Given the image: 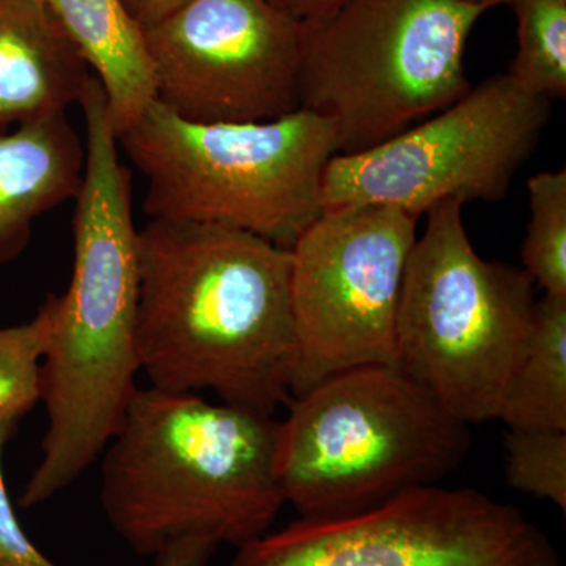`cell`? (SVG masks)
I'll return each instance as SVG.
<instances>
[{
    "label": "cell",
    "instance_id": "13",
    "mask_svg": "<svg viewBox=\"0 0 566 566\" xmlns=\"http://www.w3.org/2000/svg\"><path fill=\"white\" fill-rule=\"evenodd\" d=\"M84 170L85 145L66 114L0 134V266L25 251L36 219L76 199Z\"/></svg>",
    "mask_w": 566,
    "mask_h": 566
},
{
    "label": "cell",
    "instance_id": "18",
    "mask_svg": "<svg viewBox=\"0 0 566 566\" xmlns=\"http://www.w3.org/2000/svg\"><path fill=\"white\" fill-rule=\"evenodd\" d=\"M57 294H50L31 322L0 326V427L14 423L39 403L41 364L54 326Z\"/></svg>",
    "mask_w": 566,
    "mask_h": 566
},
{
    "label": "cell",
    "instance_id": "19",
    "mask_svg": "<svg viewBox=\"0 0 566 566\" xmlns=\"http://www.w3.org/2000/svg\"><path fill=\"white\" fill-rule=\"evenodd\" d=\"M506 482L566 512V431L509 430Z\"/></svg>",
    "mask_w": 566,
    "mask_h": 566
},
{
    "label": "cell",
    "instance_id": "21",
    "mask_svg": "<svg viewBox=\"0 0 566 566\" xmlns=\"http://www.w3.org/2000/svg\"><path fill=\"white\" fill-rule=\"evenodd\" d=\"M219 545L207 536H186L156 556L158 566H208Z\"/></svg>",
    "mask_w": 566,
    "mask_h": 566
},
{
    "label": "cell",
    "instance_id": "24",
    "mask_svg": "<svg viewBox=\"0 0 566 566\" xmlns=\"http://www.w3.org/2000/svg\"><path fill=\"white\" fill-rule=\"evenodd\" d=\"M469 2L485 3V6H491L494 9V7L502 6V3H506L509 0H469Z\"/></svg>",
    "mask_w": 566,
    "mask_h": 566
},
{
    "label": "cell",
    "instance_id": "20",
    "mask_svg": "<svg viewBox=\"0 0 566 566\" xmlns=\"http://www.w3.org/2000/svg\"><path fill=\"white\" fill-rule=\"evenodd\" d=\"M14 427V423L0 427V566H57L25 535L7 491L2 457Z\"/></svg>",
    "mask_w": 566,
    "mask_h": 566
},
{
    "label": "cell",
    "instance_id": "9",
    "mask_svg": "<svg viewBox=\"0 0 566 566\" xmlns=\"http://www.w3.org/2000/svg\"><path fill=\"white\" fill-rule=\"evenodd\" d=\"M229 566H564L524 513L471 488L406 491L354 515L301 517Z\"/></svg>",
    "mask_w": 566,
    "mask_h": 566
},
{
    "label": "cell",
    "instance_id": "1",
    "mask_svg": "<svg viewBox=\"0 0 566 566\" xmlns=\"http://www.w3.org/2000/svg\"><path fill=\"white\" fill-rule=\"evenodd\" d=\"M292 251L241 230H139L137 354L153 387L273 416L292 398Z\"/></svg>",
    "mask_w": 566,
    "mask_h": 566
},
{
    "label": "cell",
    "instance_id": "3",
    "mask_svg": "<svg viewBox=\"0 0 566 566\" xmlns=\"http://www.w3.org/2000/svg\"><path fill=\"white\" fill-rule=\"evenodd\" d=\"M277 436L273 416L199 394L137 389L103 460L107 521L142 557L186 536L248 545L285 505Z\"/></svg>",
    "mask_w": 566,
    "mask_h": 566
},
{
    "label": "cell",
    "instance_id": "5",
    "mask_svg": "<svg viewBox=\"0 0 566 566\" xmlns=\"http://www.w3.org/2000/svg\"><path fill=\"white\" fill-rule=\"evenodd\" d=\"M147 178L151 219L241 230L292 251L323 214L333 122L307 109L260 123H193L155 102L117 136Z\"/></svg>",
    "mask_w": 566,
    "mask_h": 566
},
{
    "label": "cell",
    "instance_id": "12",
    "mask_svg": "<svg viewBox=\"0 0 566 566\" xmlns=\"http://www.w3.org/2000/svg\"><path fill=\"white\" fill-rule=\"evenodd\" d=\"M93 73L40 0H0V128L66 114Z\"/></svg>",
    "mask_w": 566,
    "mask_h": 566
},
{
    "label": "cell",
    "instance_id": "6",
    "mask_svg": "<svg viewBox=\"0 0 566 566\" xmlns=\"http://www.w3.org/2000/svg\"><path fill=\"white\" fill-rule=\"evenodd\" d=\"M463 203L427 212L406 262L397 367L465 424L499 419L534 329L535 282L472 248Z\"/></svg>",
    "mask_w": 566,
    "mask_h": 566
},
{
    "label": "cell",
    "instance_id": "14",
    "mask_svg": "<svg viewBox=\"0 0 566 566\" xmlns=\"http://www.w3.org/2000/svg\"><path fill=\"white\" fill-rule=\"evenodd\" d=\"M61 22L102 82L115 132L128 129L155 103L144 31L122 0H40Z\"/></svg>",
    "mask_w": 566,
    "mask_h": 566
},
{
    "label": "cell",
    "instance_id": "16",
    "mask_svg": "<svg viewBox=\"0 0 566 566\" xmlns=\"http://www.w3.org/2000/svg\"><path fill=\"white\" fill-rule=\"evenodd\" d=\"M517 20V52L509 76L546 99L566 96V0H509Z\"/></svg>",
    "mask_w": 566,
    "mask_h": 566
},
{
    "label": "cell",
    "instance_id": "10",
    "mask_svg": "<svg viewBox=\"0 0 566 566\" xmlns=\"http://www.w3.org/2000/svg\"><path fill=\"white\" fill-rule=\"evenodd\" d=\"M419 218L392 207L324 211L292 248V397L329 376L394 365L398 300Z\"/></svg>",
    "mask_w": 566,
    "mask_h": 566
},
{
    "label": "cell",
    "instance_id": "4",
    "mask_svg": "<svg viewBox=\"0 0 566 566\" xmlns=\"http://www.w3.org/2000/svg\"><path fill=\"white\" fill-rule=\"evenodd\" d=\"M275 476L301 517L354 515L463 463L469 424L394 365L329 376L290 398Z\"/></svg>",
    "mask_w": 566,
    "mask_h": 566
},
{
    "label": "cell",
    "instance_id": "8",
    "mask_svg": "<svg viewBox=\"0 0 566 566\" xmlns=\"http://www.w3.org/2000/svg\"><path fill=\"white\" fill-rule=\"evenodd\" d=\"M551 102L509 74L490 77L392 139L333 156L323 175V210L392 207L420 218L446 200L499 202L534 155Z\"/></svg>",
    "mask_w": 566,
    "mask_h": 566
},
{
    "label": "cell",
    "instance_id": "23",
    "mask_svg": "<svg viewBox=\"0 0 566 566\" xmlns=\"http://www.w3.org/2000/svg\"><path fill=\"white\" fill-rule=\"evenodd\" d=\"M129 17L140 25L142 31L153 28L185 7L191 0H122Z\"/></svg>",
    "mask_w": 566,
    "mask_h": 566
},
{
    "label": "cell",
    "instance_id": "2",
    "mask_svg": "<svg viewBox=\"0 0 566 566\" xmlns=\"http://www.w3.org/2000/svg\"><path fill=\"white\" fill-rule=\"evenodd\" d=\"M85 170L73 219V274L57 296L41 364L48 430L41 460L20 504H44L70 486L120 430L140 370L137 354L139 230L132 175L118 158L117 132L102 82L93 76L80 103Z\"/></svg>",
    "mask_w": 566,
    "mask_h": 566
},
{
    "label": "cell",
    "instance_id": "11",
    "mask_svg": "<svg viewBox=\"0 0 566 566\" xmlns=\"http://www.w3.org/2000/svg\"><path fill=\"white\" fill-rule=\"evenodd\" d=\"M156 99L193 123H260L301 109L305 24L268 0H191L144 31Z\"/></svg>",
    "mask_w": 566,
    "mask_h": 566
},
{
    "label": "cell",
    "instance_id": "7",
    "mask_svg": "<svg viewBox=\"0 0 566 566\" xmlns=\"http://www.w3.org/2000/svg\"><path fill=\"white\" fill-rule=\"evenodd\" d=\"M491 9L469 0H346L305 25L301 109L334 123L342 155L392 139L471 91L465 44Z\"/></svg>",
    "mask_w": 566,
    "mask_h": 566
},
{
    "label": "cell",
    "instance_id": "22",
    "mask_svg": "<svg viewBox=\"0 0 566 566\" xmlns=\"http://www.w3.org/2000/svg\"><path fill=\"white\" fill-rule=\"evenodd\" d=\"M275 9L305 25L318 24L333 17L346 0H268Z\"/></svg>",
    "mask_w": 566,
    "mask_h": 566
},
{
    "label": "cell",
    "instance_id": "15",
    "mask_svg": "<svg viewBox=\"0 0 566 566\" xmlns=\"http://www.w3.org/2000/svg\"><path fill=\"white\" fill-rule=\"evenodd\" d=\"M499 420L509 430L566 431V296L536 301L531 340Z\"/></svg>",
    "mask_w": 566,
    "mask_h": 566
},
{
    "label": "cell",
    "instance_id": "17",
    "mask_svg": "<svg viewBox=\"0 0 566 566\" xmlns=\"http://www.w3.org/2000/svg\"><path fill=\"white\" fill-rule=\"evenodd\" d=\"M528 221L521 249L524 271L549 296H566V170L528 178Z\"/></svg>",
    "mask_w": 566,
    "mask_h": 566
}]
</instances>
